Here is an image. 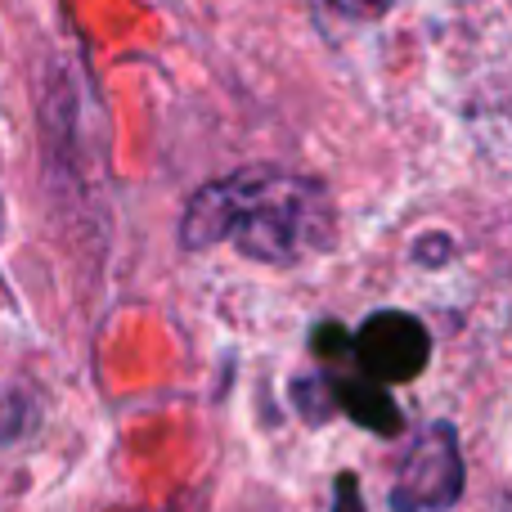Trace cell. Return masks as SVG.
I'll return each instance as SVG.
<instances>
[{
  "label": "cell",
  "mask_w": 512,
  "mask_h": 512,
  "mask_svg": "<svg viewBox=\"0 0 512 512\" xmlns=\"http://www.w3.org/2000/svg\"><path fill=\"white\" fill-rule=\"evenodd\" d=\"M333 198L324 180L288 167H243L203 185L185 207L180 243L216 248L234 243L265 265H292L333 248Z\"/></svg>",
  "instance_id": "cell-1"
},
{
  "label": "cell",
  "mask_w": 512,
  "mask_h": 512,
  "mask_svg": "<svg viewBox=\"0 0 512 512\" xmlns=\"http://www.w3.org/2000/svg\"><path fill=\"white\" fill-rule=\"evenodd\" d=\"M463 495V450L450 423H427L400 463L391 508L396 512H450Z\"/></svg>",
  "instance_id": "cell-2"
},
{
  "label": "cell",
  "mask_w": 512,
  "mask_h": 512,
  "mask_svg": "<svg viewBox=\"0 0 512 512\" xmlns=\"http://www.w3.org/2000/svg\"><path fill=\"white\" fill-rule=\"evenodd\" d=\"M351 360L373 382H409L432 360V333L405 310H378L351 333Z\"/></svg>",
  "instance_id": "cell-3"
},
{
  "label": "cell",
  "mask_w": 512,
  "mask_h": 512,
  "mask_svg": "<svg viewBox=\"0 0 512 512\" xmlns=\"http://www.w3.org/2000/svg\"><path fill=\"white\" fill-rule=\"evenodd\" d=\"M328 391H333V409H342L351 423H360L364 432H378V436H400L405 427V414L400 405L391 400V391L382 382L364 378V373H333L328 378Z\"/></svg>",
  "instance_id": "cell-4"
},
{
  "label": "cell",
  "mask_w": 512,
  "mask_h": 512,
  "mask_svg": "<svg viewBox=\"0 0 512 512\" xmlns=\"http://www.w3.org/2000/svg\"><path fill=\"white\" fill-rule=\"evenodd\" d=\"M333 512H369L360 495V477L355 472H337L333 481Z\"/></svg>",
  "instance_id": "cell-5"
},
{
  "label": "cell",
  "mask_w": 512,
  "mask_h": 512,
  "mask_svg": "<svg viewBox=\"0 0 512 512\" xmlns=\"http://www.w3.org/2000/svg\"><path fill=\"white\" fill-rule=\"evenodd\" d=\"M391 5H396V0H328V9H337L342 18H360V23L382 18Z\"/></svg>",
  "instance_id": "cell-6"
},
{
  "label": "cell",
  "mask_w": 512,
  "mask_h": 512,
  "mask_svg": "<svg viewBox=\"0 0 512 512\" xmlns=\"http://www.w3.org/2000/svg\"><path fill=\"white\" fill-rule=\"evenodd\" d=\"M418 261H427V265L450 261V239H445V234H436V239H423V243H418Z\"/></svg>",
  "instance_id": "cell-7"
}]
</instances>
